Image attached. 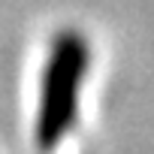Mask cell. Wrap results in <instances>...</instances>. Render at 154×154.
I'll use <instances>...</instances> for the list:
<instances>
[{
	"instance_id": "obj_1",
	"label": "cell",
	"mask_w": 154,
	"mask_h": 154,
	"mask_svg": "<svg viewBox=\"0 0 154 154\" xmlns=\"http://www.w3.org/2000/svg\"><path fill=\"white\" fill-rule=\"evenodd\" d=\"M88 69V42L79 30H60L51 42L42 91H39V112H36V145L51 151L72 127L79 112V91Z\"/></svg>"
}]
</instances>
